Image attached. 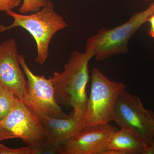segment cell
Listing matches in <instances>:
<instances>
[{
  "instance_id": "obj_13",
  "label": "cell",
  "mask_w": 154,
  "mask_h": 154,
  "mask_svg": "<svg viewBox=\"0 0 154 154\" xmlns=\"http://www.w3.org/2000/svg\"><path fill=\"white\" fill-rule=\"evenodd\" d=\"M48 0H23L19 7V14H26L38 11L46 5Z\"/></svg>"
},
{
  "instance_id": "obj_6",
  "label": "cell",
  "mask_w": 154,
  "mask_h": 154,
  "mask_svg": "<svg viewBox=\"0 0 154 154\" xmlns=\"http://www.w3.org/2000/svg\"><path fill=\"white\" fill-rule=\"evenodd\" d=\"M18 60L27 78L28 91L25 104L34 113L54 118L66 119L70 115L63 112L54 94L51 79L34 74L26 63L24 56L19 54Z\"/></svg>"
},
{
  "instance_id": "obj_14",
  "label": "cell",
  "mask_w": 154,
  "mask_h": 154,
  "mask_svg": "<svg viewBox=\"0 0 154 154\" xmlns=\"http://www.w3.org/2000/svg\"><path fill=\"white\" fill-rule=\"evenodd\" d=\"M32 154H63L60 145L53 143L48 139L32 149Z\"/></svg>"
},
{
  "instance_id": "obj_7",
  "label": "cell",
  "mask_w": 154,
  "mask_h": 154,
  "mask_svg": "<svg viewBox=\"0 0 154 154\" xmlns=\"http://www.w3.org/2000/svg\"><path fill=\"white\" fill-rule=\"evenodd\" d=\"M0 124L22 140L31 150L47 139L39 116L21 100Z\"/></svg>"
},
{
  "instance_id": "obj_11",
  "label": "cell",
  "mask_w": 154,
  "mask_h": 154,
  "mask_svg": "<svg viewBox=\"0 0 154 154\" xmlns=\"http://www.w3.org/2000/svg\"><path fill=\"white\" fill-rule=\"evenodd\" d=\"M144 144L130 130L121 128L110 137L105 154H144Z\"/></svg>"
},
{
  "instance_id": "obj_18",
  "label": "cell",
  "mask_w": 154,
  "mask_h": 154,
  "mask_svg": "<svg viewBox=\"0 0 154 154\" xmlns=\"http://www.w3.org/2000/svg\"><path fill=\"white\" fill-rule=\"evenodd\" d=\"M147 22L149 23L150 26L149 31V35L152 38H154V12L149 17Z\"/></svg>"
},
{
  "instance_id": "obj_1",
  "label": "cell",
  "mask_w": 154,
  "mask_h": 154,
  "mask_svg": "<svg viewBox=\"0 0 154 154\" xmlns=\"http://www.w3.org/2000/svg\"><path fill=\"white\" fill-rule=\"evenodd\" d=\"M94 55L90 51L72 52L64 70L50 78L58 104L73 108L75 117L85 119L88 99L86 87L89 79V62Z\"/></svg>"
},
{
  "instance_id": "obj_2",
  "label": "cell",
  "mask_w": 154,
  "mask_h": 154,
  "mask_svg": "<svg viewBox=\"0 0 154 154\" xmlns=\"http://www.w3.org/2000/svg\"><path fill=\"white\" fill-rule=\"evenodd\" d=\"M6 14L13 18L14 22L9 26L0 25V33L21 27L30 33L36 42L37 55L34 61L43 64L49 56L51 40L54 34L68 25L62 16L57 14L51 1L39 11L30 14H18L13 11Z\"/></svg>"
},
{
  "instance_id": "obj_19",
  "label": "cell",
  "mask_w": 154,
  "mask_h": 154,
  "mask_svg": "<svg viewBox=\"0 0 154 154\" xmlns=\"http://www.w3.org/2000/svg\"><path fill=\"white\" fill-rule=\"evenodd\" d=\"M5 87L3 86L1 82H0V96L2 95V93L3 91H4V89H5Z\"/></svg>"
},
{
  "instance_id": "obj_3",
  "label": "cell",
  "mask_w": 154,
  "mask_h": 154,
  "mask_svg": "<svg viewBox=\"0 0 154 154\" xmlns=\"http://www.w3.org/2000/svg\"><path fill=\"white\" fill-rule=\"evenodd\" d=\"M154 12V2L144 11L135 13L128 21L117 27L102 28L86 42L85 51L94 53L96 60L102 61L128 51V42Z\"/></svg>"
},
{
  "instance_id": "obj_4",
  "label": "cell",
  "mask_w": 154,
  "mask_h": 154,
  "mask_svg": "<svg viewBox=\"0 0 154 154\" xmlns=\"http://www.w3.org/2000/svg\"><path fill=\"white\" fill-rule=\"evenodd\" d=\"M130 130L145 146L144 154H154V113L144 107L140 99L124 89L116 100L113 120Z\"/></svg>"
},
{
  "instance_id": "obj_8",
  "label": "cell",
  "mask_w": 154,
  "mask_h": 154,
  "mask_svg": "<svg viewBox=\"0 0 154 154\" xmlns=\"http://www.w3.org/2000/svg\"><path fill=\"white\" fill-rule=\"evenodd\" d=\"M117 130L109 123L86 125L60 144L63 154H105L110 137Z\"/></svg>"
},
{
  "instance_id": "obj_5",
  "label": "cell",
  "mask_w": 154,
  "mask_h": 154,
  "mask_svg": "<svg viewBox=\"0 0 154 154\" xmlns=\"http://www.w3.org/2000/svg\"><path fill=\"white\" fill-rule=\"evenodd\" d=\"M125 88L124 84L109 79L99 69H93L91 94L85 114L86 124L109 123L113 121L116 100Z\"/></svg>"
},
{
  "instance_id": "obj_10",
  "label": "cell",
  "mask_w": 154,
  "mask_h": 154,
  "mask_svg": "<svg viewBox=\"0 0 154 154\" xmlns=\"http://www.w3.org/2000/svg\"><path fill=\"white\" fill-rule=\"evenodd\" d=\"M37 115L44 126L47 139L56 144L60 145L79 132L86 125L85 119H77L73 112L66 119Z\"/></svg>"
},
{
  "instance_id": "obj_20",
  "label": "cell",
  "mask_w": 154,
  "mask_h": 154,
  "mask_svg": "<svg viewBox=\"0 0 154 154\" xmlns=\"http://www.w3.org/2000/svg\"><path fill=\"white\" fill-rule=\"evenodd\" d=\"M143 1H145V2H148V1H154V0H143Z\"/></svg>"
},
{
  "instance_id": "obj_16",
  "label": "cell",
  "mask_w": 154,
  "mask_h": 154,
  "mask_svg": "<svg viewBox=\"0 0 154 154\" xmlns=\"http://www.w3.org/2000/svg\"><path fill=\"white\" fill-rule=\"evenodd\" d=\"M22 0H0V11H12L22 4Z\"/></svg>"
},
{
  "instance_id": "obj_9",
  "label": "cell",
  "mask_w": 154,
  "mask_h": 154,
  "mask_svg": "<svg viewBox=\"0 0 154 154\" xmlns=\"http://www.w3.org/2000/svg\"><path fill=\"white\" fill-rule=\"evenodd\" d=\"M18 45L14 38L0 44V82L25 103L28 84L18 60Z\"/></svg>"
},
{
  "instance_id": "obj_12",
  "label": "cell",
  "mask_w": 154,
  "mask_h": 154,
  "mask_svg": "<svg viewBox=\"0 0 154 154\" xmlns=\"http://www.w3.org/2000/svg\"><path fill=\"white\" fill-rule=\"evenodd\" d=\"M20 99L12 91L5 88L0 96V121L5 118Z\"/></svg>"
},
{
  "instance_id": "obj_17",
  "label": "cell",
  "mask_w": 154,
  "mask_h": 154,
  "mask_svg": "<svg viewBox=\"0 0 154 154\" xmlns=\"http://www.w3.org/2000/svg\"><path fill=\"white\" fill-rule=\"evenodd\" d=\"M14 138H17L0 124V141L5 140Z\"/></svg>"
},
{
  "instance_id": "obj_15",
  "label": "cell",
  "mask_w": 154,
  "mask_h": 154,
  "mask_svg": "<svg viewBox=\"0 0 154 154\" xmlns=\"http://www.w3.org/2000/svg\"><path fill=\"white\" fill-rule=\"evenodd\" d=\"M32 150L29 146L19 149H11L1 144L0 154H32Z\"/></svg>"
}]
</instances>
